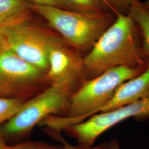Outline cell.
Masks as SVG:
<instances>
[{"label":"cell","mask_w":149,"mask_h":149,"mask_svg":"<svg viewBox=\"0 0 149 149\" xmlns=\"http://www.w3.org/2000/svg\"><path fill=\"white\" fill-rule=\"evenodd\" d=\"M146 3H147L146 5L148 6L149 7V0H146Z\"/></svg>","instance_id":"obj_21"},{"label":"cell","mask_w":149,"mask_h":149,"mask_svg":"<svg viewBox=\"0 0 149 149\" xmlns=\"http://www.w3.org/2000/svg\"><path fill=\"white\" fill-rule=\"evenodd\" d=\"M50 85L45 74L10 49L0 55V97L28 101Z\"/></svg>","instance_id":"obj_5"},{"label":"cell","mask_w":149,"mask_h":149,"mask_svg":"<svg viewBox=\"0 0 149 149\" xmlns=\"http://www.w3.org/2000/svg\"><path fill=\"white\" fill-rule=\"evenodd\" d=\"M146 65L118 66L86 80L71 96L65 115L49 116L43 120L42 125L49 132L60 133L70 125L98 113L111 100L118 87L143 71Z\"/></svg>","instance_id":"obj_1"},{"label":"cell","mask_w":149,"mask_h":149,"mask_svg":"<svg viewBox=\"0 0 149 149\" xmlns=\"http://www.w3.org/2000/svg\"><path fill=\"white\" fill-rule=\"evenodd\" d=\"M129 118L138 121L149 119V93L140 100L127 106L95 114L83 122L66 127L64 131L75 139L78 145L92 147L102 134Z\"/></svg>","instance_id":"obj_6"},{"label":"cell","mask_w":149,"mask_h":149,"mask_svg":"<svg viewBox=\"0 0 149 149\" xmlns=\"http://www.w3.org/2000/svg\"><path fill=\"white\" fill-rule=\"evenodd\" d=\"M72 95L71 91L61 86L51 84L27 101L13 117L1 126L0 134L6 140L24 138L48 117L65 114Z\"/></svg>","instance_id":"obj_4"},{"label":"cell","mask_w":149,"mask_h":149,"mask_svg":"<svg viewBox=\"0 0 149 149\" xmlns=\"http://www.w3.org/2000/svg\"><path fill=\"white\" fill-rule=\"evenodd\" d=\"M52 137L58 141L60 143L64 148V149H107V142H104L101 144L92 147H85L79 145H74L69 143L66 140H65L61 135V133L56 134Z\"/></svg>","instance_id":"obj_16"},{"label":"cell","mask_w":149,"mask_h":149,"mask_svg":"<svg viewBox=\"0 0 149 149\" xmlns=\"http://www.w3.org/2000/svg\"><path fill=\"white\" fill-rule=\"evenodd\" d=\"M8 49L6 27H0V55Z\"/></svg>","instance_id":"obj_17"},{"label":"cell","mask_w":149,"mask_h":149,"mask_svg":"<svg viewBox=\"0 0 149 149\" xmlns=\"http://www.w3.org/2000/svg\"><path fill=\"white\" fill-rule=\"evenodd\" d=\"M9 49L29 64L45 74L49 68V54L63 39L39 27L28 24L6 27Z\"/></svg>","instance_id":"obj_7"},{"label":"cell","mask_w":149,"mask_h":149,"mask_svg":"<svg viewBox=\"0 0 149 149\" xmlns=\"http://www.w3.org/2000/svg\"><path fill=\"white\" fill-rule=\"evenodd\" d=\"M7 140L1 134H0V149H3L7 144Z\"/></svg>","instance_id":"obj_20"},{"label":"cell","mask_w":149,"mask_h":149,"mask_svg":"<svg viewBox=\"0 0 149 149\" xmlns=\"http://www.w3.org/2000/svg\"><path fill=\"white\" fill-rule=\"evenodd\" d=\"M3 149H64L61 144H50L42 141H28L13 145H7Z\"/></svg>","instance_id":"obj_14"},{"label":"cell","mask_w":149,"mask_h":149,"mask_svg":"<svg viewBox=\"0 0 149 149\" xmlns=\"http://www.w3.org/2000/svg\"><path fill=\"white\" fill-rule=\"evenodd\" d=\"M105 5L111 8L116 14H127L134 0H102Z\"/></svg>","instance_id":"obj_15"},{"label":"cell","mask_w":149,"mask_h":149,"mask_svg":"<svg viewBox=\"0 0 149 149\" xmlns=\"http://www.w3.org/2000/svg\"><path fill=\"white\" fill-rule=\"evenodd\" d=\"M146 60V65L144 71L119 86L111 100L98 113L117 109L137 101L149 93V58Z\"/></svg>","instance_id":"obj_9"},{"label":"cell","mask_w":149,"mask_h":149,"mask_svg":"<svg viewBox=\"0 0 149 149\" xmlns=\"http://www.w3.org/2000/svg\"><path fill=\"white\" fill-rule=\"evenodd\" d=\"M31 11L26 0H0V27L28 24L31 18Z\"/></svg>","instance_id":"obj_10"},{"label":"cell","mask_w":149,"mask_h":149,"mask_svg":"<svg viewBox=\"0 0 149 149\" xmlns=\"http://www.w3.org/2000/svg\"><path fill=\"white\" fill-rule=\"evenodd\" d=\"M63 8L74 12L102 11L105 5L102 0H58Z\"/></svg>","instance_id":"obj_12"},{"label":"cell","mask_w":149,"mask_h":149,"mask_svg":"<svg viewBox=\"0 0 149 149\" xmlns=\"http://www.w3.org/2000/svg\"><path fill=\"white\" fill-rule=\"evenodd\" d=\"M27 2L32 5H36L53 6L63 8L58 0H26Z\"/></svg>","instance_id":"obj_18"},{"label":"cell","mask_w":149,"mask_h":149,"mask_svg":"<svg viewBox=\"0 0 149 149\" xmlns=\"http://www.w3.org/2000/svg\"><path fill=\"white\" fill-rule=\"evenodd\" d=\"M30 8L48 22L64 41L80 53H88L111 26L112 17L103 11L74 12L53 6L29 3Z\"/></svg>","instance_id":"obj_3"},{"label":"cell","mask_w":149,"mask_h":149,"mask_svg":"<svg viewBox=\"0 0 149 149\" xmlns=\"http://www.w3.org/2000/svg\"><path fill=\"white\" fill-rule=\"evenodd\" d=\"M135 31V23L128 14H117L114 21L84 57L86 80L118 66L146 64Z\"/></svg>","instance_id":"obj_2"},{"label":"cell","mask_w":149,"mask_h":149,"mask_svg":"<svg viewBox=\"0 0 149 149\" xmlns=\"http://www.w3.org/2000/svg\"><path fill=\"white\" fill-rule=\"evenodd\" d=\"M84 57L63 39L56 43L49 54V68L45 73L47 80L74 94L87 80Z\"/></svg>","instance_id":"obj_8"},{"label":"cell","mask_w":149,"mask_h":149,"mask_svg":"<svg viewBox=\"0 0 149 149\" xmlns=\"http://www.w3.org/2000/svg\"><path fill=\"white\" fill-rule=\"evenodd\" d=\"M107 149H120L117 140L112 139L108 142H107Z\"/></svg>","instance_id":"obj_19"},{"label":"cell","mask_w":149,"mask_h":149,"mask_svg":"<svg viewBox=\"0 0 149 149\" xmlns=\"http://www.w3.org/2000/svg\"><path fill=\"white\" fill-rule=\"evenodd\" d=\"M127 14L141 30L142 54L145 59L149 58V7L140 0H134Z\"/></svg>","instance_id":"obj_11"},{"label":"cell","mask_w":149,"mask_h":149,"mask_svg":"<svg viewBox=\"0 0 149 149\" xmlns=\"http://www.w3.org/2000/svg\"><path fill=\"white\" fill-rule=\"evenodd\" d=\"M27 101L0 97V127L13 117Z\"/></svg>","instance_id":"obj_13"}]
</instances>
